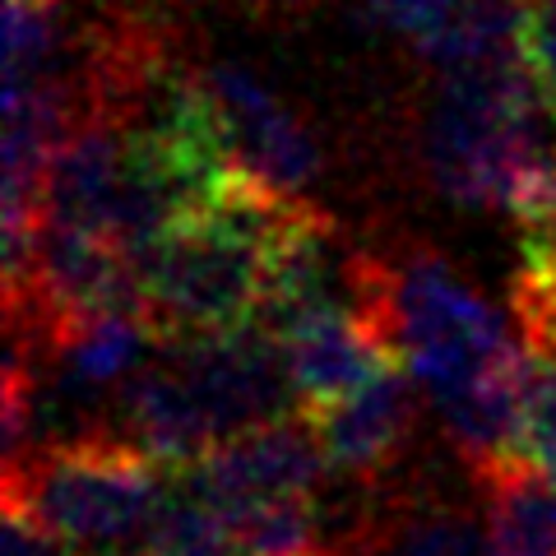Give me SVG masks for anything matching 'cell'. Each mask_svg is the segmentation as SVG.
I'll use <instances>...</instances> for the list:
<instances>
[{"label": "cell", "instance_id": "obj_1", "mask_svg": "<svg viewBox=\"0 0 556 556\" xmlns=\"http://www.w3.org/2000/svg\"><path fill=\"white\" fill-rule=\"evenodd\" d=\"M362 311L413 371L473 473L515 459L525 343L455 274L445 255L408 247L399 255H362Z\"/></svg>", "mask_w": 556, "mask_h": 556}, {"label": "cell", "instance_id": "obj_11", "mask_svg": "<svg viewBox=\"0 0 556 556\" xmlns=\"http://www.w3.org/2000/svg\"><path fill=\"white\" fill-rule=\"evenodd\" d=\"M515 51L556 116V0H515Z\"/></svg>", "mask_w": 556, "mask_h": 556}, {"label": "cell", "instance_id": "obj_17", "mask_svg": "<svg viewBox=\"0 0 556 556\" xmlns=\"http://www.w3.org/2000/svg\"><path fill=\"white\" fill-rule=\"evenodd\" d=\"M325 556H334V552H325Z\"/></svg>", "mask_w": 556, "mask_h": 556}, {"label": "cell", "instance_id": "obj_8", "mask_svg": "<svg viewBox=\"0 0 556 556\" xmlns=\"http://www.w3.org/2000/svg\"><path fill=\"white\" fill-rule=\"evenodd\" d=\"M413 371L404 362H390L380 376H371L362 390L334 399L316 413H306L316 422V437L325 445L329 468L339 473H380L404 445L413 427Z\"/></svg>", "mask_w": 556, "mask_h": 556}, {"label": "cell", "instance_id": "obj_4", "mask_svg": "<svg viewBox=\"0 0 556 556\" xmlns=\"http://www.w3.org/2000/svg\"><path fill=\"white\" fill-rule=\"evenodd\" d=\"M172 486V468L130 437H70L28 445L5 464V501L84 556H116L149 538Z\"/></svg>", "mask_w": 556, "mask_h": 556}, {"label": "cell", "instance_id": "obj_13", "mask_svg": "<svg viewBox=\"0 0 556 556\" xmlns=\"http://www.w3.org/2000/svg\"><path fill=\"white\" fill-rule=\"evenodd\" d=\"M367 5L386 28L404 33L413 42H427L431 33H441L450 20H455V10L464 0H367Z\"/></svg>", "mask_w": 556, "mask_h": 556}, {"label": "cell", "instance_id": "obj_5", "mask_svg": "<svg viewBox=\"0 0 556 556\" xmlns=\"http://www.w3.org/2000/svg\"><path fill=\"white\" fill-rule=\"evenodd\" d=\"M329 468L316 422L306 413H288L278 422L237 431V437L204 450L195 464L177 468V478L195 496H204L223 519L278 496H306L320 486Z\"/></svg>", "mask_w": 556, "mask_h": 556}, {"label": "cell", "instance_id": "obj_6", "mask_svg": "<svg viewBox=\"0 0 556 556\" xmlns=\"http://www.w3.org/2000/svg\"><path fill=\"white\" fill-rule=\"evenodd\" d=\"M204 84L214 93L223 121H228L232 149L247 172L265 177L269 186L302 195L320 172V149L306 135L298 112L278 98L265 79H255L247 65L223 61L204 70Z\"/></svg>", "mask_w": 556, "mask_h": 556}, {"label": "cell", "instance_id": "obj_9", "mask_svg": "<svg viewBox=\"0 0 556 556\" xmlns=\"http://www.w3.org/2000/svg\"><path fill=\"white\" fill-rule=\"evenodd\" d=\"M241 556H325L316 492L278 496L228 519Z\"/></svg>", "mask_w": 556, "mask_h": 556}, {"label": "cell", "instance_id": "obj_7", "mask_svg": "<svg viewBox=\"0 0 556 556\" xmlns=\"http://www.w3.org/2000/svg\"><path fill=\"white\" fill-rule=\"evenodd\" d=\"M274 339L288 353L302 413H316L325 404H334V399L362 390L371 376H380L390 362H399L394 348L380 339V329L367 320L362 306L316 311V316L288 325Z\"/></svg>", "mask_w": 556, "mask_h": 556}, {"label": "cell", "instance_id": "obj_14", "mask_svg": "<svg viewBox=\"0 0 556 556\" xmlns=\"http://www.w3.org/2000/svg\"><path fill=\"white\" fill-rule=\"evenodd\" d=\"M0 556H75V547L61 543L47 525H38L24 506L5 501V538H0Z\"/></svg>", "mask_w": 556, "mask_h": 556}, {"label": "cell", "instance_id": "obj_10", "mask_svg": "<svg viewBox=\"0 0 556 556\" xmlns=\"http://www.w3.org/2000/svg\"><path fill=\"white\" fill-rule=\"evenodd\" d=\"M144 556H241L237 538L204 496H195L172 468V486L153 529L144 538Z\"/></svg>", "mask_w": 556, "mask_h": 556}, {"label": "cell", "instance_id": "obj_2", "mask_svg": "<svg viewBox=\"0 0 556 556\" xmlns=\"http://www.w3.org/2000/svg\"><path fill=\"white\" fill-rule=\"evenodd\" d=\"M298 195L255 172H232L214 195L172 223L144 260V320L159 339H204L251 329L265 278Z\"/></svg>", "mask_w": 556, "mask_h": 556}, {"label": "cell", "instance_id": "obj_12", "mask_svg": "<svg viewBox=\"0 0 556 556\" xmlns=\"http://www.w3.org/2000/svg\"><path fill=\"white\" fill-rule=\"evenodd\" d=\"M386 556H492V547H486V538L478 533L473 519H464L455 510H437V515L413 519Z\"/></svg>", "mask_w": 556, "mask_h": 556}, {"label": "cell", "instance_id": "obj_15", "mask_svg": "<svg viewBox=\"0 0 556 556\" xmlns=\"http://www.w3.org/2000/svg\"><path fill=\"white\" fill-rule=\"evenodd\" d=\"M89 5H98V10H108V14H112V20H130V14H135V5H139V0H89Z\"/></svg>", "mask_w": 556, "mask_h": 556}, {"label": "cell", "instance_id": "obj_3", "mask_svg": "<svg viewBox=\"0 0 556 556\" xmlns=\"http://www.w3.org/2000/svg\"><path fill=\"white\" fill-rule=\"evenodd\" d=\"M543 112L552 108L519 56L445 70L427 112V167L437 190L468 208L525 218L556 163Z\"/></svg>", "mask_w": 556, "mask_h": 556}, {"label": "cell", "instance_id": "obj_16", "mask_svg": "<svg viewBox=\"0 0 556 556\" xmlns=\"http://www.w3.org/2000/svg\"><path fill=\"white\" fill-rule=\"evenodd\" d=\"M543 473H552V478H556V455L547 459V468H543Z\"/></svg>", "mask_w": 556, "mask_h": 556}]
</instances>
